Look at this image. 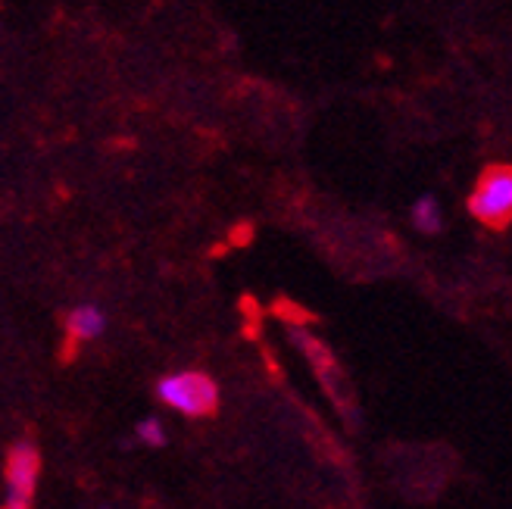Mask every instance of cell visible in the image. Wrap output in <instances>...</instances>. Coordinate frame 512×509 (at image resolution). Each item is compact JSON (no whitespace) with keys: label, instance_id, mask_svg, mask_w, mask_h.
<instances>
[{"label":"cell","instance_id":"1","mask_svg":"<svg viewBox=\"0 0 512 509\" xmlns=\"http://www.w3.org/2000/svg\"><path fill=\"white\" fill-rule=\"evenodd\" d=\"M153 394L169 413L185 419H207L219 410V385L210 372L200 369H178L157 378Z\"/></svg>","mask_w":512,"mask_h":509},{"label":"cell","instance_id":"2","mask_svg":"<svg viewBox=\"0 0 512 509\" xmlns=\"http://www.w3.org/2000/svg\"><path fill=\"white\" fill-rule=\"evenodd\" d=\"M41 481V453L29 438H19L4 456V503L0 509H32Z\"/></svg>","mask_w":512,"mask_h":509},{"label":"cell","instance_id":"3","mask_svg":"<svg viewBox=\"0 0 512 509\" xmlns=\"http://www.w3.org/2000/svg\"><path fill=\"white\" fill-rule=\"evenodd\" d=\"M469 213L484 228H506L512 222V166H491L469 194Z\"/></svg>","mask_w":512,"mask_h":509},{"label":"cell","instance_id":"4","mask_svg":"<svg viewBox=\"0 0 512 509\" xmlns=\"http://www.w3.org/2000/svg\"><path fill=\"white\" fill-rule=\"evenodd\" d=\"M291 335H294V341L303 350L306 360H310V366L316 369V375H319V381L325 385V391L335 397L338 406H344V400H341V372H338V363H335V356H331V350L316 335L300 332V328H294Z\"/></svg>","mask_w":512,"mask_h":509},{"label":"cell","instance_id":"5","mask_svg":"<svg viewBox=\"0 0 512 509\" xmlns=\"http://www.w3.org/2000/svg\"><path fill=\"white\" fill-rule=\"evenodd\" d=\"M107 325H110V319H107L104 307H100V303H91V300L75 303V307H69V313L63 316L66 338L75 341V344L97 341L100 335L107 332Z\"/></svg>","mask_w":512,"mask_h":509},{"label":"cell","instance_id":"6","mask_svg":"<svg viewBox=\"0 0 512 509\" xmlns=\"http://www.w3.org/2000/svg\"><path fill=\"white\" fill-rule=\"evenodd\" d=\"M409 222H413V228L419 235H441L444 228V207L441 200L434 194H419L413 200V207H409Z\"/></svg>","mask_w":512,"mask_h":509},{"label":"cell","instance_id":"7","mask_svg":"<svg viewBox=\"0 0 512 509\" xmlns=\"http://www.w3.org/2000/svg\"><path fill=\"white\" fill-rule=\"evenodd\" d=\"M132 441L138 444V447H147V450H160V447H166V441H169V431H166V422L160 419V416H141L138 422H135V428H132Z\"/></svg>","mask_w":512,"mask_h":509},{"label":"cell","instance_id":"8","mask_svg":"<svg viewBox=\"0 0 512 509\" xmlns=\"http://www.w3.org/2000/svg\"><path fill=\"white\" fill-rule=\"evenodd\" d=\"M104 509H116V506H104Z\"/></svg>","mask_w":512,"mask_h":509}]
</instances>
